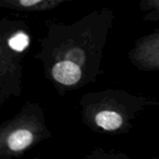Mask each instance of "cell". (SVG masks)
<instances>
[{"label": "cell", "mask_w": 159, "mask_h": 159, "mask_svg": "<svg viewBox=\"0 0 159 159\" xmlns=\"http://www.w3.org/2000/svg\"><path fill=\"white\" fill-rule=\"evenodd\" d=\"M96 123L106 130H115L122 125V117L116 112L102 111L96 116Z\"/></svg>", "instance_id": "cell-2"}, {"label": "cell", "mask_w": 159, "mask_h": 159, "mask_svg": "<svg viewBox=\"0 0 159 159\" xmlns=\"http://www.w3.org/2000/svg\"><path fill=\"white\" fill-rule=\"evenodd\" d=\"M33 142V135L29 130L26 129H19L13 132L8 140L7 144L8 147L13 151H20L29 146Z\"/></svg>", "instance_id": "cell-3"}, {"label": "cell", "mask_w": 159, "mask_h": 159, "mask_svg": "<svg viewBox=\"0 0 159 159\" xmlns=\"http://www.w3.org/2000/svg\"><path fill=\"white\" fill-rule=\"evenodd\" d=\"M29 37L26 34L20 32L13 35L9 40H8V45L9 47L16 51H23L29 45Z\"/></svg>", "instance_id": "cell-4"}, {"label": "cell", "mask_w": 159, "mask_h": 159, "mask_svg": "<svg viewBox=\"0 0 159 159\" xmlns=\"http://www.w3.org/2000/svg\"><path fill=\"white\" fill-rule=\"evenodd\" d=\"M52 75L61 84L71 86L77 83L81 77L80 67L71 61H63L57 62L52 69Z\"/></svg>", "instance_id": "cell-1"}, {"label": "cell", "mask_w": 159, "mask_h": 159, "mask_svg": "<svg viewBox=\"0 0 159 159\" xmlns=\"http://www.w3.org/2000/svg\"><path fill=\"white\" fill-rule=\"evenodd\" d=\"M42 0H20V4L24 7H30V6H34L39 2H41Z\"/></svg>", "instance_id": "cell-5"}]
</instances>
